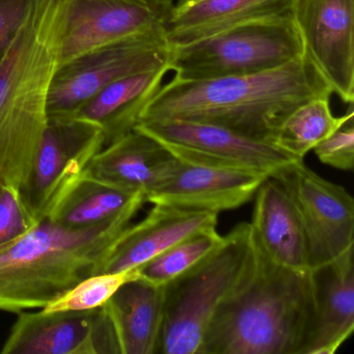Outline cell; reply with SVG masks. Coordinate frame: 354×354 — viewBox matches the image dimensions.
<instances>
[{
    "mask_svg": "<svg viewBox=\"0 0 354 354\" xmlns=\"http://www.w3.org/2000/svg\"><path fill=\"white\" fill-rule=\"evenodd\" d=\"M331 94L327 82L304 55L277 69L248 75L203 80L174 77L142 109L138 123L204 122L273 144L279 126L294 109Z\"/></svg>",
    "mask_w": 354,
    "mask_h": 354,
    "instance_id": "1",
    "label": "cell"
},
{
    "mask_svg": "<svg viewBox=\"0 0 354 354\" xmlns=\"http://www.w3.org/2000/svg\"><path fill=\"white\" fill-rule=\"evenodd\" d=\"M254 246V265L211 319L200 354H302L314 317L310 270L277 265Z\"/></svg>",
    "mask_w": 354,
    "mask_h": 354,
    "instance_id": "2",
    "label": "cell"
},
{
    "mask_svg": "<svg viewBox=\"0 0 354 354\" xmlns=\"http://www.w3.org/2000/svg\"><path fill=\"white\" fill-rule=\"evenodd\" d=\"M61 0H34L0 65V181L21 189L48 123L59 67Z\"/></svg>",
    "mask_w": 354,
    "mask_h": 354,
    "instance_id": "3",
    "label": "cell"
},
{
    "mask_svg": "<svg viewBox=\"0 0 354 354\" xmlns=\"http://www.w3.org/2000/svg\"><path fill=\"white\" fill-rule=\"evenodd\" d=\"M134 216L88 229H70L49 218L0 250V310L43 308L92 275L107 261Z\"/></svg>",
    "mask_w": 354,
    "mask_h": 354,
    "instance_id": "4",
    "label": "cell"
},
{
    "mask_svg": "<svg viewBox=\"0 0 354 354\" xmlns=\"http://www.w3.org/2000/svg\"><path fill=\"white\" fill-rule=\"evenodd\" d=\"M254 261L250 223H241L208 256L163 286L157 354H200L211 319L241 285Z\"/></svg>",
    "mask_w": 354,
    "mask_h": 354,
    "instance_id": "5",
    "label": "cell"
},
{
    "mask_svg": "<svg viewBox=\"0 0 354 354\" xmlns=\"http://www.w3.org/2000/svg\"><path fill=\"white\" fill-rule=\"evenodd\" d=\"M302 57L301 41L288 13L169 46V69L182 80H213L269 71Z\"/></svg>",
    "mask_w": 354,
    "mask_h": 354,
    "instance_id": "6",
    "label": "cell"
},
{
    "mask_svg": "<svg viewBox=\"0 0 354 354\" xmlns=\"http://www.w3.org/2000/svg\"><path fill=\"white\" fill-rule=\"evenodd\" d=\"M167 32L136 35L101 45L57 67L49 90L48 118H71L105 86L169 66Z\"/></svg>",
    "mask_w": 354,
    "mask_h": 354,
    "instance_id": "7",
    "label": "cell"
},
{
    "mask_svg": "<svg viewBox=\"0 0 354 354\" xmlns=\"http://www.w3.org/2000/svg\"><path fill=\"white\" fill-rule=\"evenodd\" d=\"M134 129L158 140L184 162L243 169L270 177L298 159L275 145L215 124L185 120L138 122Z\"/></svg>",
    "mask_w": 354,
    "mask_h": 354,
    "instance_id": "8",
    "label": "cell"
},
{
    "mask_svg": "<svg viewBox=\"0 0 354 354\" xmlns=\"http://www.w3.org/2000/svg\"><path fill=\"white\" fill-rule=\"evenodd\" d=\"M270 177L295 206L306 235L310 270L329 264L354 246V202L349 192L294 161Z\"/></svg>",
    "mask_w": 354,
    "mask_h": 354,
    "instance_id": "9",
    "label": "cell"
},
{
    "mask_svg": "<svg viewBox=\"0 0 354 354\" xmlns=\"http://www.w3.org/2000/svg\"><path fill=\"white\" fill-rule=\"evenodd\" d=\"M173 0H61L59 66L101 45L167 32Z\"/></svg>",
    "mask_w": 354,
    "mask_h": 354,
    "instance_id": "10",
    "label": "cell"
},
{
    "mask_svg": "<svg viewBox=\"0 0 354 354\" xmlns=\"http://www.w3.org/2000/svg\"><path fill=\"white\" fill-rule=\"evenodd\" d=\"M104 146V136L96 124L76 117L48 118L30 174L19 190L38 223L48 216L59 194Z\"/></svg>",
    "mask_w": 354,
    "mask_h": 354,
    "instance_id": "11",
    "label": "cell"
},
{
    "mask_svg": "<svg viewBox=\"0 0 354 354\" xmlns=\"http://www.w3.org/2000/svg\"><path fill=\"white\" fill-rule=\"evenodd\" d=\"M304 55L343 102L354 101V0H293Z\"/></svg>",
    "mask_w": 354,
    "mask_h": 354,
    "instance_id": "12",
    "label": "cell"
},
{
    "mask_svg": "<svg viewBox=\"0 0 354 354\" xmlns=\"http://www.w3.org/2000/svg\"><path fill=\"white\" fill-rule=\"evenodd\" d=\"M3 354H120L104 306L88 310L20 312Z\"/></svg>",
    "mask_w": 354,
    "mask_h": 354,
    "instance_id": "13",
    "label": "cell"
},
{
    "mask_svg": "<svg viewBox=\"0 0 354 354\" xmlns=\"http://www.w3.org/2000/svg\"><path fill=\"white\" fill-rule=\"evenodd\" d=\"M266 178L254 171L177 159L173 171L147 196V202L219 213L250 202Z\"/></svg>",
    "mask_w": 354,
    "mask_h": 354,
    "instance_id": "14",
    "label": "cell"
},
{
    "mask_svg": "<svg viewBox=\"0 0 354 354\" xmlns=\"http://www.w3.org/2000/svg\"><path fill=\"white\" fill-rule=\"evenodd\" d=\"M218 214L154 204L140 223L127 227L111 252L104 272L134 270L188 236L216 229Z\"/></svg>",
    "mask_w": 354,
    "mask_h": 354,
    "instance_id": "15",
    "label": "cell"
},
{
    "mask_svg": "<svg viewBox=\"0 0 354 354\" xmlns=\"http://www.w3.org/2000/svg\"><path fill=\"white\" fill-rule=\"evenodd\" d=\"M314 317L302 354H333L354 330L353 248L310 270Z\"/></svg>",
    "mask_w": 354,
    "mask_h": 354,
    "instance_id": "16",
    "label": "cell"
},
{
    "mask_svg": "<svg viewBox=\"0 0 354 354\" xmlns=\"http://www.w3.org/2000/svg\"><path fill=\"white\" fill-rule=\"evenodd\" d=\"M177 158L148 134L133 129L95 155L84 173L131 194L147 196L173 171Z\"/></svg>",
    "mask_w": 354,
    "mask_h": 354,
    "instance_id": "17",
    "label": "cell"
},
{
    "mask_svg": "<svg viewBox=\"0 0 354 354\" xmlns=\"http://www.w3.org/2000/svg\"><path fill=\"white\" fill-rule=\"evenodd\" d=\"M250 223L254 245L272 262L295 271H308L306 235L295 206L274 177L257 190Z\"/></svg>",
    "mask_w": 354,
    "mask_h": 354,
    "instance_id": "18",
    "label": "cell"
},
{
    "mask_svg": "<svg viewBox=\"0 0 354 354\" xmlns=\"http://www.w3.org/2000/svg\"><path fill=\"white\" fill-rule=\"evenodd\" d=\"M163 286L138 277L126 281L107 300L120 354H157L163 318Z\"/></svg>",
    "mask_w": 354,
    "mask_h": 354,
    "instance_id": "19",
    "label": "cell"
},
{
    "mask_svg": "<svg viewBox=\"0 0 354 354\" xmlns=\"http://www.w3.org/2000/svg\"><path fill=\"white\" fill-rule=\"evenodd\" d=\"M293 0H181L167 28L169 46L187 44L225 28L291 13Z\"/></svg>",
    "mask_w": 354,
    "mask_h": 354,
    "instance_id": "20",
    "label": "cell"
},
{
    "mask_svg": "<svg viewBox=\"0 0 354 354\" xmlns=\"http://www.w3.org/2000/svg\"><path fill=\"white\" fill-rule=\"evenodd\" d=\"M169 71V66H161L121 78L99 91L74 117L98 125L107 146L134 129Z\"/></svg>",
    "mask_w": 354,
    "mask_h": 354,
    "instance_id": "21",
    "label": "cell"
},
{
    "mask_svg": "<svg viewBox=\"0 0 354 354\" xmlns=\"http://www.w3.org/2000/svg\"><path fill=\"white\" fill-rule=\"evenodd\" d=\"M146 198L82 173L59 194L46 218L70 229H88L132 215Z\"/></svg>",
    "mask_w": 354,
    "mask_h": 354,
    "instance_id": "22",
    "label": "cell"
},
{
    "mask_svg": "<svg viewBox=\"0 0 354 354\" xmlns=\"http://www.w3.org/2000/svg\"><path fill=\"white\" fill-rule=\"evenodd\" d=\"M330 97H318L294 109L277 130L273 145L298 160L333 132L354 118L353 109L335 117L329 104Z\"/></svg>",
    "mask_w": 354,
    "mask_h": 354,
    "instance_id": "23",
    "label": "cell"
},
{
    "mask_svg": "<svg viewBox=\"0 0 354 354\" xmlns=\"http://www.w3.org/2000/svg\"><path fill=\"white\" fill-rule=\"evenodd\" d=\"M221 240L216 229L188 236L136 268L138 277L153 285H167L208 256Z\"/></svg>",
    "mask_w": 354,
    "mask_h": 354,
    "instance_id": "24",
    "label": "cell"
},
{
    "mask_svg": "<svg viewBox=\"0 0 354 354\" xmlns=\"http://www.w3.org/2000/svg\"><path fill=\"white\" fill-rule=\"evenodd\" d=\"M138 275L136 269L92 275L43 308L46 310H88L100 308L123 283Z\"/></svg>",
    "mask_w": 354,
    "mask_h": 354,
    "instance_id": "25",
    "label": "cell"
},
{
    "mask_svg": "<svg viewBox=\"0 0 354 354\" xmlns=\"http://www.w3.org/2000/svg\"><path fill=\"white\" fill-rule=\"evenodd\" d=\"M38 223L26 208L19 190L5 185L0 194V250L21 239Z\"/></svg>",
    "mask_w": 354,
    "mask_h": 354,
    "instance_id": "26",
    "label": "cell"
},
{
    "mask_svg": "<svg viewBox=\"0 0 354 354\" xmlns=\"http://www.w3.org/2000/svg\"><path fill=\"white\" fill-rule=\"evenodd\" d=\"M314 151L324 165L339 171H351L354 167L353 120L319 142Z\"/></svg>",
    "mask_w": 354,
    "mask_h": 354,
    "instance_id": "27",
    "label": "cell"
},
{
    "mask_svg": "<svg viewBox=\"0 0 354 354\" xmlns=\"http://www.w3.org/2000/svg\"><path fill=\"white\" fill-rule=\"evenodd\" d=\"M34 0H0V65L30 15Z\"/></svg>",
    "mask_w": 354,
    "mask_h": 354,
    "instance_id": "28",
    "label": "cell"
},
{
    "mask_svg": "<svg viewBox=\"0 0 354 354\" xmlns=\"http://www.w3.org/2000/svg\"><path fill=\"white\" fill-rule=\"evenodd\" d=\"M3 187H5V184L0 181V194H1V192H3Z\"/></svg>",
    "mask_w": 354,
    "mask_h": 354,
    "instance_id": "29",
    "label": "cell"
},
{
    "mask_svg": "<svg viewBox=\"0 0 354 354\" xmlns=\"http://www.w3.org/2000/svg\"><path fill=\"white\" fill-rule=\"evenodd\" d=\"M186 1H194V0H186Z\"/></svg>",
    "mask_w": 354,
    "mask_h": 354,
    "instance_id": "30",
    "label": "cell"
}]
</instances>
